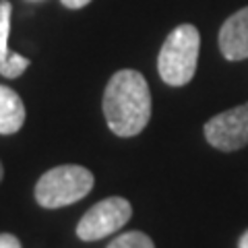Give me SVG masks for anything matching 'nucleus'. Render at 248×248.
<instances>
[{"label":"nucleus","instance_id":"obj_1","mask_svg":"<svg viewBox=\"0 0 248 248\" xmlns=\"http://www.w3.org/2000/svg\"><path fill=\"white\" fill-rule=\"evenodd\" d=\"M106 124L116 137H137L151 120V91L135 68L114 73L104 91Z\"/></svg>","mask_w":248,"mask_h":248},{"label":"nucleus","instance_id":"obj_2","mask_svg":"<svg viewBox=\"0 0 248 248\" xmlns=\"http://www.w3.org/2000/svg\"><path fill=\"white\" fill-rule=\"evenodd\" d=\"M201 50V33L195 25L182 23L170 31L157 56V71L161 81L170 87H184L197 73Z\"/></svg>","mask_w":248,"mask_h":248},{"label":"nucleus","instance_id":"obj_3","mask_svg":"<svg viewBox=\"0 0 248 248\" xmlns=\"http://www.w3.org/2000/svg\"><path fill=\"white\" fill-rule=\"evenodd\" d=\"M95 178L87 168L64 164L48 170L35 184V201L44 209H60L81 201L93 190Z\"/></svg>","mask_w":248,"mask_h":248},{"label":"nucleus","instance_id":"obj_4","mask_svg":"<svg viewBox=\"0 0 248 248\" xmlns=\"http://www.w3.org/2000/svg\"><path fill=\"white\" fill-rule=\"evenodd\" d=\"M133 217V207L126 199L110 197L95 203L77 223V236L83 242H95L122 230Z\"/></svg>","mask_w":248,"mask_h":248},{"label":"nucleus","instance_id":"obj_5","mask_svg":"<svg viewBox=\"0 0 248 248\" xmlns=\"http://www.w3.org/2000/svg\"><path fill=\"white\" fill-rule=\"evenodd\" d=\"M207 143L219 151H238L248 145V102L213 116L205 122Z\"/></svg>","mask_w":248,"mask_h":248},{"label":"nucleus","instance_id":"obj_6","mask_svg":"<svg viewBox=\"0 0 248 248\" xmlns=\"http://www.w3.org/2000/svg\"><path fill=\"white\" fill-rule=\"evenodd\" d=\"M219 50L226 60L248 58V6L236 11L221 25Z\"/></svg>","mask_w":248,"mask_h":248},{"label":"nucleus","instance_id":"obj_7","mask_svg":"<svg viewBox=\"0 0 248 248\" xmlns=\"http://www.w3.org/2000/svg\"><path fill=\"white\" fill-rule=\"evenodd\" d=\"M11 17L13 4L9 0H0V75L6 79H17L29 66V58L9 50V35H11Z\"/></svg>","mask_w":248,"mask_h":248},{"label":"nucleus","instance_id":"obj_8","mask_svg":"<svg viewBox=\"0 0 248 248\" xmlns=\"http://www.w3.org/2000/svg\"><path fill=\"white\" fill-rule=\"evenodd\" d=\"M25 124V106L19 93L0 85V135H15Z\"/></svg>","mask_w":248,"mask_h":248},{"label":"nucleus","instance_id":"obj_9","mask_svg":"<svg viewBox=\"0 0 248 248\" xmlns=\"http://www.w3.org/2000/svg\"><path fill=\"white\" fill-rule=\"evenodd\" d=\"M108 248H155V244L143 232H126V234L116 236Z\"/></svg>","mask_w":248,"mask_h":248},{"label":"nucleus","instance_id":"obj_10","mask_svg":"<svg viewBox=\"0 0 248 248\" xmlns=\"http://www.w3.org/2000/svg\"><path fill=\"white\" fill-rule=\"evenodd\" d=\"M0 248H23L15 234H0Z\"/></svg>","mask_w":248,"mask_h":248},{"label":"nucleus","instance_id":"obj_11","mask_svg":"<svg viewBox=\"0 0 248 248\" xmlns=\"http://www.w3.org/2000/svg\"><path fill=\"white\" fill-rule=\"evenodd\" d=\"M62 4L66 6V9H83V6H87L91 0H60Z\"/></svg>","mask_w":248,"mask_h":248},{"label":"nucleus","instance_id":"obj_12","mask_svg":"<svg viewBox=\"0 0 248 248\" xmlns=\"http://www.w3.org/2000/svg\"><path fill=\"white\" fill-rule=\"evenodd\" d=\"M238 248H248V230L240 236V242H238Z\"/></svg>","mask_w":248,"mask_h":248},{"label":"nucleus","instance_id":"obj_13","mask_svg":"<svg viewBox=\"0 0 248 248\" xmlns=\"http://www.w3.org/2000/svg\"><path fill=\"white\" fill-rule=\"evenodd\" d=\"M2 178H4V168H2V161H0V182H2Z\"/></svg>","mask_w":248,"mask_h":248},{"label":"nucleus","instance_id":"obj_14","mask_svg":"<svg viewBox=\"0 0 248 248\" xmlns=\"http://www.w3.org/2000/svg\"><path fill=\"white\" fill-rule=\"evenodd\" d=\"M29 2H42V0H29Z\"/></svg>","mask_w":248,"mask_h":248}]
</instances>
